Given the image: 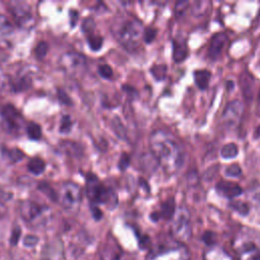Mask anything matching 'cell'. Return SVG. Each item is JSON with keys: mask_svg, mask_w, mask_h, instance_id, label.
<instances>
[{"mask_svg": "<svg viewBox=\"0 0 260 260\" xmlns=\"http://www.w3.org/2000/svg\"><path fill=\"white\" fill-rule=\"evenodd\" d=\"M60 147L63 149L64 152L68 153L69 155H73V156H80L82 151H81V147L79 144L72 142V141H68L65 140L63 142H61Z\"/></svg>", "mask_w": 260, "mask_h": 260, "instance_id": "44dd1931", "label": "cell"}, {"mask_svg": "<svg viewBox=\"0 0 260 260\" xmlns=\"http://www.w3.org/2000/svg\"><path fill=\"white\" fill-rule=\"evenodd\" d=\"M145 260H191V257L183 244L173 242L152 249Z\"/></svg>", "mask_w": 260, "mask_h": 260, "instance_id": "277c9868", "label": "cell"}, {"mask_svg": "<svg viewBox=\"0 0 260 260\" xmlns=\"http://www.w3.org/2000/svg\"><path fill=\"white\" fill-rule=\"evenodd\" d=\"M72 125H73V123H72V120H71L70 116H68V115L63 116V118L61 120L60 128H59L60 132L61 133H68V132H70V130L72 128Z\"/></svg>", "mask_w": 260, "mask_h": 260, "instance_id": "4dcf8cb0", "label": "cell"}, {"mask_svg": "<svg viewBox=\"0 0 260 260\" xmlns=\"http://www.w3.org/2000/svg\"><path fill=\"white\" fill-rule=\"evenodd\" d=\"M80 187L73 182H66L62 185L59 193V199L62 207L70 212L78 210L81 203Z\"/></svg>", "mask_w": 260, "mask_h": 260, "instance_id": "52a82bcc", "label": "cell"}, {"mask_svg": "<svg viewBox=\"0 0 260 260\" xmlns=\"http://www.w3.org/2000/svg\"><path fill=\"white\" fill-rule=\"evenodd\" d=\"M58 99L64 105H67V106L72 105V102H71L70 98L68 96V94L65 91H63L62 89H60V88L58 89Z\"/></svg>", "mask_w": 260, "mask_h": 260, "instance_id": "b9f144b4", "label": "cell"}, {"mask_svg": "<svg viewBox=\"0 0 260 260\" xmlns=\"http://www.w3.org/2000/svg\"><path fill=\"white\" fill-rule=\"evenodd\" d=\"M224 173H225V175H226L228 177H239V176L241 175L242 171H241V168H240L239 165L233 164V165L229 166V167L225 169Z\"/></svg>", "mask_w": 260, "mask_h": 260, "instance_id": "e575fe53", "label": "cell"}, {"mask_svg": "<svg viewBox=\"0 0 260 260\" xmlns=\"http://www.w3.org/2000/svg\"><path fill=\"white\" fill-rule=\"evenodd\" d=\"M19 213L23 220L30 224H41L49 218L51 210L45 205H40L36 202L25 200L19 205Z\"/></svg>", "mask_w": 260, "mask_h": 260, "instance_id": "8992f818", "label": "cell"}, {"mask_svg": "<svg viewBox=\"0 0 260 260\" xmlns=\"http://www.w3.org/2000/svg\"><path fill=\"white\" fill-rule=\"evenodd\" d=\"M248 197L258 208H260V184H254L248 189Z\"/></svg>", "mask_w": 260, "mask_h": 260, "instance_id": "4316f807", "label": "cell"}, {"mask_svg": "<svg viewBox=\"0 0 260 260\" xmlns=\"http://www.w3.org/2000/svg\"><path fill=\"white\" fill-rule=\"evenodd\" d=\"M171 232L178 241H187L191 236V217L186 207H179L173 215Z\"/></svg>", "mask_w": 260, "mask_h": 260, "instance_id": "5b68a950", "label": "cell"}, {"mask_svg": "<svg viewBox=\"0 0 260 260\" xmlns=\"http://www.w3.org/2000/svg\"><path fill=\"white\" fill-rule=\"evenodd\" d=\"M188 56V46L183 39L173 40V59L175 62L180 63L184 61Z\"/></svg>", "mask_w": 260, "mask_h": 260, "instance_id": "2e32d148", "label": "cell"}, {"mask_svg": "<svg viewBox=\"0 0 260 260\" xmlns=\"http://www.w3.org/2000/svg\"><path fill=\"white\" fill-rule=\"evenodd\" d=\"M26 133L28 135V137L32 140H39L42 136V130H41V127L39 124L37 123H29L27 126H26Z\"/></svg>", "mask_w": 260, "mask_h": 260, "instance_id": "f1b7e54d", "label": "cell"}, {"mask_svg": "<svg viewBox=\"0 0 260 260\" xmlns=\"http://www.w3.org/2000/svg\"><path fill=\"white\" fill-rule=\"evenodd\" d=\"M255 137L260 138V125L255 129Z\"/></svg>", "mask_w": 260, "mask_h": 260, "instance_id": "c3c4849f", "label": "cell"}, {"mask_svg": "<svg viewBox=\"0 0 260 260\" xmlns=\"http://www.w3.org/2000/svg\"><path fill=\"white\" fill-rule=\"evenodd\" d=\"M38 242H39V238L37 236H32V235H27L23 239V245L28 248L35 247Z\"/></svg>", "mask_w": 260, "mask_h": 260, "instance_id": "ab89813d", "label": "cell"}, {"mask_svg": "<svg viewBox=\"0 0 260 260\" xmlns=\"http://www.w3.org/2000/svg\"><path fill=\"white\" fill-rule=\"evenodd\" d=\"M86 63L85 56L76 52H67L59 59L60 68L67 74L74 75L78 73Z\"/></svg>", "mask_w": 260, "mask_h": 260, "instance_id": "9c48e42d", "label": "cell"}, {"mask_svg": "<svg viewBox=\"0 0 260 260\" xmlns=\"http://www.w3.org/2000/svg\"><path fill=\"white\" fill-rule=\"evenodd\" d=\"M129 165H130V156L127 153H122V155L119 159V164H118L119 169L123 172L129 167Z\"/></svg>", "mask_w": 260, "mask_h": 260, "instance_id": "f35d334b", "label": "cell"}, {"mask_svg": "<svg viewBox=\"0 0 260 260\" xmlns=\"http://www.w3.org/2000/svg\"><path fill=\"white\" fill-rule=\"evenodd\" d=\"M12 35L13 25L5 15L0 14V44L7 43Z\"/></svg>", "mask_w": 260, "mask_h": 260, "instance_id": "d6986e66", "label": "cell"}, {"mask_svg": "<svg viewBox=\"0 0 260 260\" xmlns=\"http://www.w3.org/2000/svg\"><path fill=\"white\" fill-rule=\"evenodd\" d=\"M211 77V73L208 70L205 69H200V70H195L194 71V80L196 85L201 89L204 90L207 88L209 84V80Z\"/></svg>", "mask_w": 260, "mask_h": 260, "instance_id": "ffe728a7", "label": "cell"}, {"mask_svg": "<svg viewBox=\"0 0 260 260\" xmlns=\"http://www.w3.org/2000/svg\"><path fill=\"white\" fill-rule=\"evenodd\" d=\"M5 211H6V208H5L4 204L0 202V216H2L5 213Z\"/></svg>", "mask_w": 260, "mask_h": 260, "instance_id": "7dc6e473", "label": "cell"}, {"mask_svg": "<svg viewBox=\"0 0 260 260\" xmlns=\"http://www.w3.org/2000/svg\"><path fill=\"white\" fill-rule=\"evenodd\" d=\"M189 5V2L187 1H180V2H177L176 3V6H175V13L176 15L179 17L181 16L184 11L187 9V6Z\"/></svg>", "mask_w": 260, "mask_h": 260, "instance_id": "60d3db41", "label": "cell"}, {"mask_svg": "<svg viewBox=\"0 0 260 260\" xmlns=\"http://www.w3.org/2000/svg\"><path fill=\"white\" fill-rule=\"evenodd\" d=\"M27 169L34 175H41L46 169V164L42 158L35 157L27 164Z\"/></svg>", "mask_w": 260, "mask_h": 260, "instance_id": "7402d4cb", "label": "cell"}, {"mask_svg": "<svg viewBox=\"0 0 260 260\" xmlns=\"http://www.w3.org/2000/svg\"><path fill=\"white\" fill-rule=\"evenodd\" d=\"M1 126L10 135H18L23 123L20 113L12 106L5 105L1 109Z\"/></svg>", "mask_w": 260, "mask_h": 260, "instance_id": "ba28073f", "label": "cell"}, {"mask_svg": "<svg viewBox=\"0 0 260 260\" xmlns=\"http://www.w3.org/2000/svg\"><path fill=\"white\" fill-rule=\"evenodd\" d=\"M168 67L165 64H155L150 68L151 75L158 81L164 80L167 76Z\"/></svg>", "mask_w": 260, "mask_h": 260, "instance_id": "d4e9b609", "label": "cell"}, {"mask_svg": "<svg viewBox=\"0 0 260 260\" xmlns=\"http://www.w3.org/2000/svg\"><path fill=\"white\" fill-rule=\"evenodd\" d=\"M4 156L11 162H17L23 158L24 153L18 148H11V149H4L3 150Z\"/></svg>", "mask_w": 260, "mask_h": 260, "instance_id": "484cf974", "label": "cell"}, {"mask_svg": "<svg viewBox=\"0 0 260 260\" xmlns=\"http://www.w3.org/2000/svg\"><path fill=\"white\" fill-rule=\"evenodd\" d=\"M203 260H233V258L223 248L212 246L204 252Z\"/></svg>", "mask_w": 260, "mask_h": 260, "instance_id": "e0dca14e", "label": "cell"}, {"mask_svg": "<svg viewBox=\"0 0 260 260\" xmlns=\"http://www.w3.org/2000/svg\"><path fill=\"white\" fill-rule=\"evenodd\" d=\"M94 27H95V23H94V21H93L92 18H87V19H85V20L83 21L82 29H83V31H84L86 35H88V36L91 35L92 31H93V29H94Z\"/></svg>", "mask_w": 260, "mask_h": 260, "instance_id": "8d00e7d4", "label": "cell"}, {"mask_svg": "<svg viewBox=\"0 0 260 260\" xmlns=\"http://www.w3.org/2000/svg\"><path fill=\"white\" fill-rule=\"evenodd\" d=\"M152 155L167 174L177 173L184 164V152L177 139L169 132L156 130L149 137Z\"/></svg>", "mask_w": 260, "mask_h": 260, "instance_id": "6da1fadb", "label": "cell"}, {"mask_svg": "<svg viewBox=\"0 0 260 260\" xmlns=\"http://www.w3.org/2000/svg\"><path fill=\"white\" fill-rule=\"evenodd\" d=\"M91 211H92V215L95 219H100L103 216L102 211L96 206H91Z\"/></svg>", "mask_w": 260, "mask_h": 260, "instance_id": "ee69618b", "label": "cell"}, {"mask_svg": "<svg viewBox=\"0 0 260 260\" xmlns=\"http://www.w3.org/2000/svg\"><path fill=\"white\" fill-rule=\"evenodd\" d=\"M101 260H126L121 247L114 241L108 240L101 249Z\"/></svg>", "mask_w": 260, "mask_h": 260, "instance_id": "4fadbf2b", "label": "cell"}, {"mask_svg": "<svg viewBox=\"0 0 260 260\" xmlns=\"http://www.w3.org/2000/svg\"><path fill=\"white\" fill-rule=\"evenodd\" d=\"M215 189L218 194L226 198H235L243 192L241 186L232 181H219L216 184Z\"/></svg>", "mask_w": 260, "mask_h": 260, "instance_id": "5bb4252c", "label": "cell"}, {"mask_svg": "<svg viewBox=\"0 0 260 260\" xmlns=\"http://www.w3.org/2000/svg\"><path fill=\"white\" fill-rule=\"evenodd\" d=\"M10 10L18 26L27 28L34 25V15L30 11V8L26 4L14 3L13 6H10Z\"/></svg>", "mask_w": 260, "mask_h": 260, "instance_id": "7c38bea8", "label": "cell"}, {"mask_svg": "<svg viewBox=\"0 0 260 260\" xmlns=\"http://www.w3.org/2000/svg\"><path fill=\"white\" fill-rule=\"evenodd\" d=\"M244 108L243 104L239 100H235L230 102L222 113V123L229 129H234L238 126Z\"/></svg>", "mask_w": 260, "mask_h": 260, "instance_id": "8fae6325", "label": "cell"}, {"mask_svg": "<svg viewBox=\"0 0 260 260\" xmlns=\"http://www.w3.org/2000/svg\"><path fill=\"white\" fill-rule=\"evenodd\" d=\"M238 146L235 143H226L222 146L221 150H220V155L223 158H233L236 157L238 154Z\"/></svg>", "mask_w": 260, "mask_h": 260, "instance_id": "83f0119b", "label": "cell"}, {"mask_svg": "<svg viewBox=\"0 0 260 260\" xmlns=\"http://www.w3.org/2000/svg\"><path fill=\"white\" fill-rule=\"evenodd\" d=\"M39 189H40L42 192L46 193L47 196H49L52 200H57V199H58V196L55 194V192L53 191V189H52L49 185L43 183V184L39 185Z\"/></svg>", "mask_w": 260, "mask_h": 260, "instance_id": "74e56055", "label": "cell"}, {"mask_svg": "<svg viewBox=\"0 0 260 260\" xmlns=\"http://www.w3.org/2000/svg\"><path fill=\"white\" fill-rule=\"evenodd\" d=\"M86 194L93 204H106L111 208L118 204V197L114 190L103 185L93 174L87 175Z\"/></svg>", "mask_w": 260, "mask_h": 260, "instance_id": "3957f363", "label": "cell"}, {"mask_svg": "<svg viewBox=\"0 0 260 260\" xmlns=\"http://www.w3.org/2000/svg\"><path fill=\"white\" fill-rule=\"evenodd\" d=\"M176 209H175V203H174V199L173 198H170L168 199L166 202L162 203L161 205V208H160V212H157V213H152L150 216L153 220H156L157 218L159 217H164V218H172L174 213H175Z\"/></svg>", "mask_w": 260, "mask_h": 260, "instance_id": "ac0fdd59", "label": "cell"}, {"mask_svg": "<svg viewBox=\"0 0 260 260\" xmlns=\"http://www.w3.org/2000/svg\"><path fill=\"white\" fill-rule=\"evenodd\" d=\"M30 84H31L30 78L27 75H23L13 80L11 83V87L14 91H21V90L27 89L30 86Z\"/></svg>", "mask_w": 260, "mask_h": 260, "instance_id": "603a6c76", "label": "cell"}, {"mask_svg": "<svg viewBox=\"0 0 260 260\" xmlns=\"http://www.w3.org/2000/svg\"><path fill=\"white\" fill-rule=\"evenodd\" d=\"M87 43L92 51H99L103 46L104 39L99 35L91 34L87 37Z\"/></svg>", "mask_w": 260, "mask_h": 260, "instance_id": "f546056e", "label": "cell"}, {"mask_svg": "<svg viewBox=\"0 0 260 260\" xmlns=\"http://www.w3.org/2000/svg\"><path fill=\"white\" fill-rule=\"evenodd\" d=\"M226 42H228V37L224 32H217L216 35H214L209 45L208 56L211 59L217 58L220 55L222 49L224 48Z\"/></svg>", "mask_w": 260, "mask_h": 260, "instance_id": "9a60e30c", "label": "cell"}, {"mask_svg": "<svg viewBox=\"0 0 260 260\" xmlns=\"http://www.w3.org/2000/svg\"><path fill=\"white\" fill-rule=\"evenodd\" d=\"M113 31L118 42L126 50L134 52L140 48L144 27L137 17L131 14L120 17L114 24Z\"/></svg>", "mask_w": 260, "mask_h": 260, "instance_id": "7a4b0ae2", "label": "cell"}, {"mask_svg": "<svg viewBox=\"0 0 260 260\" xmlns=\"http://www.w3.org/2000/svg\"><path fill=\"white\" fill-rule=\"evenodd\" d=\"M11 197H12V195L10 193H6V192H3L2 190H0V202L1 203L9 200Z\"/></svg>", "mask_w": 260, "mask_h": 260, "instance_id": "f6af8a7d", "label": "cell"}, {"mask_svg": "<svg viewBox=\"0 0 260 260\" xmlns=\"http://www.w3.org/2000/svg\"><path fill=\"white\" fill-rule=\"evenodd\" d=\"M156 36V29L154 27H147L143 32V41L145 43H151Z\"/></svg>", "mask_w": 260, "mask_h": 260, "instance_id": "d590c367", "label": "cell"}, {"mask_svg": "<svg viewBox=\"0 0 260 260\" xmlns=\"http://www.w3.org/2000/svg\"><path fill=\"white\" fill-rule=\"evenodd\" d=\"M111 126L113 131L115 132V134L122 140H126L127 139V132L126 129L124 127V125L122 124L121 120L118 117H115L114 119H112L111 121Z\"/></svg>", "mask_w": 260, "mask_h": 260, "instance_id": "cb8c5ba5", "label": "cell"}, {"mask_svg": "<svg viewBox=\"0 0 260 260\" xmlns=\"http://www.w3.org/2000/svg\"><path fill=\"white\" fill-rule=\"evenodd\" d=\"M235 247L239 260H260V248L254 240L240 238L236 241Z\"/></svg>", "mask_w": 260, "mask_h": 260, "instance_id": "30bf717a", "label": "cell"}, {"mask_svg": "<svg viewBox=\"0 0 260 260\" xmlns=\"http://www.w3.org/2000/svg\"><path fill=\"white\" fill-rule=\"evenodd\" d=\"M48 49H49L48 44H47L46 42H41V43H39L38 46L36 47V49H35V54H36V56H37L39 59H42V58H44V57L47 55Z\"/></svg>", "mask_w": 260, "mask_h": 260, "instance_id": "d6a6232c", "label": "cell"}, {"mask_svg": "<svg viewBox=\"0 0 260 260\" xmlns=\"http://www.w3.org/2000/svg\"><path fill=\"white\" fill-rule=\"evenodd\" d=\"M98 71H99L100 75L106 79H110L113 76V69L107 64L100 65L98 68Z\"/></svg>", "mask_w": 260, "mask_h": 260, "instance_id": "836d02e7", "label": "cell"}, {"mask_svg": "<svg viewBox=\"0 0 260 260\" xmlns=\"http://www.w3.org/2000/svg\"><path fill=\"white\" fill-rule=\"evenodd\" d=\"M259 102H260V92H259Z\"/></svg>", "mask_w": 260, "mask_h": 260, "instance_id": "681fc988", "label": "cell"}, {"mask_svg": "<svg viewBox=\"0 0 260 260\" xmlns=\"http://www.w3.org/2000/svg\"><path fill=\"white\" fill-rule=\"evenodd\" d=\"M20 229H19V226H16V228H14V230L12 231V233H11V237H10V243H11V245H16L17 244V242H18V240H19V237H20Z\"/></svg>", "mask_w": 260, "mask_h": 260, "instance_id": "7bdbcfd3", "label": "cell"}, {"mask_svg": "<svg viewBox=\"0 0 260 260\" xmlns=\"http://www.w3.org/2000/svg\"><path fill=\"white\" fill-rule=\"evenodd\" d=\"M231 206H232L236 211H238L240 214H242V215H246V214L249 212V206H248L245 202H242V201H234V202H232Z\"/></svg>", "mask_w": 260, "mask_h": 260, "instance_id": "1f68e13d", "label": "cell"}, {"mask_svg": "<svg viewBox=\"0 0 260 260\" xmlns=\"http://www.w3.org/2000/svg\"><path fill=\"white\" fill-rule=\"evenodd\" d=\"M78 18V13L76 11H70V19H71V26H74L76 23V20Z\"/></svg>", "mask_w": 260, "mask_h": 260, "instance_id": "bcb514c9", "label": "cell"}]
</instances>
